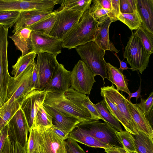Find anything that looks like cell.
<instances>
[{
	"label": "cell",
	"instance_id": "6da1fadb",
	"mask_svg": "<svg viewBox=\"0 0 153 153\" xmlns=\"http://www.w3.org/2000/svg\"><path fill=\"white\" fill-rule=\"evenodd\" d=\"M43 105L53 107L81 122L95 120L88 109L82 104L78 92L71 87L63 93L47 92Z\"/></svg>",
	"mask_w": 153,
	"mask_h": 153
},
{
	"label": "cell",
	"instance_id": "7a4b0ae2",
	"mask_svg": "<svg viewBox=\"0 0 153 153\" xmlns=\"http://www.w3.org/2000/svg\"><path fill=\"white\" fill-rule=\"evenodd\" d=\"M99 25L88 10L85 11L79 22L62 39L63 48L70 49L94 41Z\"/></svg>",
	"mask_w": 153,
	"mask_h": 153
},
{
	"label": "cell",
	"instance_id": "3957f363",
	"mask_svg": "<svg viewBox=\"0 0 153 153\" xmlns=\"http://www.w3.org/2000/svg\"><path fill=\"white\" fill-rule=\"evenodd\" d=\"M33 129L34 142L30 153H67L65 140L51 127L39 126Z\"/></svg>",
	"mask_w": 153,
	"mask_h": 153
},
{
	"label": "cell",
	"instance_id": "277c9868",
	"mask_svg": "<svg viewBox=\"0 0 153 153\" xmlns=\"http://www.w3.org/2000/svg\"><path fill=\"white\" fill-rule=\"evenodd\" d=\"M76 50L82 61L95 76L99 75L104 79H107V64L104 56L105 51L94 41L79 46Z\"/></svg>",
	"mask_w": 153,
	"mask_h": 153
},
{
	"label": "cell",
	"instance_id": "5b68a950",
	"mask_svg": "<svg viewBox=\"0 0 153 153\" xmlns=\"http://www.w3.org/2000/svg\"><path fill=\"white\" fill-rule=\"evenodd\" d=\"M150 55L144 48L139 37L132 31L123 54L124 58L132 71H138L141 74L148 66Z\"/></svg>",
	"mask_w": 153,
	"mask_h": 153
},
{
	"label": "cell",
	"instance_id": "8992f818",
	"mask_svg": "<svg viewBox=\"0 0 153 153\" xmlns=\"http://www.w3.org/2000/svg\"><path fill=\"white\" fill-rule=\"evenodd\" d=\"M76 126L103 143L111 146L123 148L116 134V130L106 122L91 120L80 123Z\"/></svg>",
	"mask_w": 153,
	"mask_h": 153
},
{
	"label": "cell",
	"instance_id": "52a82bcc",
	"mask_svg": "<svg viewBox=\"0 0 153 153\" xmlns=\"http://www.w3.org/2000/svg\"><path fill=\"white\" fill-rule=\"evenodd\" d=\"M34 62L16 78L11 76L7 89L8 100L5 104L20 100L29 92Z\"/></svg>",
	"mask_w": 153,
	"mask_h": 153
},
{
	"label": "cell",
	"instance_id": "ba28073f",
	"mask_svg": "<svg viewBox=\"0 0 153 153\" xmlns=\"http://www.w3.org/2000/svg\"><path fill=\"white\" fill-rule=\"evenodd\" d=\"M95 76L86 65L79 60L75 65L71 74V86L76 91L90 94Z\"/></svg>",
	"mask_w": 153,
	"mask_h": 153
},
{
	"label": "cell",
	"instance_id": "9c48e42d",
	"mask_svg": "<svg viewBox=\"0 0 153 153\" xmlns=\"http://www.w3.org/2000/svg\"><path fill=\"white\" fill-rule=\"evenodd\" d=\"M31 51L36 54L42 52L56 57L61 53L62 47L61 39L39 32L31 31Z\"/></svg>",
	"mask_w": 153,
	"mask_h": 153
},
{
	"label": "cell",
	"instance_id": "30bf717a",
	"mask_svg": "<svg viewBox=\"0 0 153 153\" xmlns=\"http://www.w3.org/2000/svg\"><path fill=\"white\" fill-rule=\"evenodd\" d=\"M8 135L11 143L17 142L26 150L30 128L24 114L20 108L8 122Z\"/></svg>",
	"mask_w": 153,
	"mask_h": 153
},
{
	"label": "cell",
	"instance_id": "8fae6325",
	"mask_svg": "<svg viewBox=\"0 0 153 153\" xmlns=\"http://www.w3.org/2000/svg\"><path fill=\"white\" fill-rule=\"evenodd\" d=\"M54 11L56 19L48 35L62 39L79 22L84 13L66 10Z\"/></svg>",
	"mask_w": 153,
	"mask_h": 153
},
{
	"label": "cell",
	"instance_id": "7c38bea8",
	"mask_svg": "<svg viewBox=\"0 0 153 153\" xmlns=\"http://www.w3.org/2000/svg\"><path fill=\"white\" fill-rule=\"evenodd\" d=\"M37 54L36 63L39 76V90L42 91L49 83L59 63L56 57L52 54L44 52Z\"/></svg>",
	"mask_w": 153,
	"mask_h": 153
},
{
	"label": "cell",
	"instance_id": "4fadbf2b",
	"mask_svg": "<svg viewBox=\"0 0 153 153\" xmlns=\"http://www.w3.org/2000/svg\"><path fill=\"white\" fill-rule=\"evenodd\" d=\"M47 92L35 89L29 92L20 100V108L23 112L30 128L32 127L36 113L43 104Z\"/></svg>",
	"mask_w": 153,
	"mask_h": 153
},
{
	"label": "cell",
	"instance_id": "5bb4252c",
	"mask_svg": "<svg viewBox=\"0 0 153 153\" xmlns=\"http://www.w3.org/2000/svg\"><path fill=\"white\" fill-rule=\"evenodd\" d=\"M101 91L104 93L118 108L120 113L126 120L135 134L139 131L138 127L129 112L126 98L112 85L104 86L100 88Z\"/></svg>",
	"mask_w": 153,
	"mask_h": 153
},
{
	"label": "cell",
	"instance_id": "9a60e30c",
	"mask_svg": "<svg viewBox=\"0 0 153 153\" xmlns=\"http://www.w3.org/2000/svg\"><path fill=\"white\" fill-rule=\"evenodd\" d=\"M71 71L67 70L63 65L59 63L44 90L53 93H64L71 86Z\"/></svg>",
	"mask_w": 153,
	"mask_h": 153
},
{
	"label": "cell",
	"instance_id": "2e32d148",
	"mask_svg": "<svg viewBox=\"0 0 153 153\" xmlns=\"http://www.w3.org/2000/svg\"><path fill=\"white\" fill-rule=\"evenodd\" d=\"M45 110L52 117V124L68 134L81 122L78 119L62 112L57 109L43 105Z\"/></svg>",
	"mask_w": 153,
	"mask_h": 153
},
{
	"label": "cell",
	"instance_id": "e0dca14e",
	"mask_svg": "<svg viewBox=\"0 0 153 153\" xmlns=\"http://www.w3.org/2000/svg\"><path fill=\"white\" fill-rule=\"evenodd\" d=\"M53 11L30 10L21 12L18 20L14 26L12 32L14 33L20 29L28 27Z\"/></svg>",
	"mask_w": 153,
	"mask_h": 153
},
{
	"label": "cell",
	"instance_id": "ac0fdd59",
	"mask_svg": "<svg viewBox=\"0 0 153 153\" xmlns=\"http://www.w3.org/2000/svg\"><path fill=\"white\" fill-rule=\"evenodd\" d=\"M113 22L109 18L104 22L99 24L97 28L94 41L104 51L109 50L118 53L119 51L110 41L109 29Z\"/></svg>",
	"mask_w": 153,
	"mask_h": 153
},
{
	"label": "cell",
	"instance_id": "d6986e66",
	"mask_svg": "<svg viewBox=\"0 0 153 153\" xmlns=\"http://www.w3.org/2000/svg\"><path fill=\"white\" fill-rule=\"evenodd\" d=\"M131 114L137 125L139 131L153 138L152 126L136 104H133L126 99Z\"/></svg>",
	"mask_w": 153,
	"mask_h": 153
},
{
	"label": "cell",
	"instance_id": "ffe728a7",
	"mask_svg": "<svg viewBox=\"0 0 153 153\" xmlns=\"http://www.w3.org/2000/svg\"><path fill=\"white\" fill-rule=\"evenodd\" d=\"M31 30L28 28L19 29L9 37L14 43L16 49L22 52V56L31 51Z\"/></svg>",
	"mask_w": 153,
	"mask_h": 153
},
{
	"label": "cell",
	"instance_id": "44dd1931",
	"mask_svg": "<svg viewBox=\"0 0 153 153\" xmlns=\"http://www.w3.org/2000/svg\"><path fill=\"white\" fill-rule=\"evenodd\" d=\"M137 10L145 29L153 33V0H137Z\"/></svg>",
	"mask_w": 153,
	"mask_h": 153
},
{
	"label": "cell",
	"instance_id": "7402d4cb",
	"mask_svg": "<svg viewBox=\"0 0 153 153\" xmlns=\"http://www.w3.org/2000/svg\"><path fill=\"white\" fill-rule=\"evenodd\" d=\"M68 138L76 142L94 148L104 149L110 145L103 143L86 134L76 126L69 134Z\"/></svg>",
	"mask_w": 153,
	"mask_h": 153
},
{
	"label": "cell",
	"instance_id": "603a6c76",
	"mask_svg": "<svg viewBox=\"0 0 153 153\" xmlns=\"http://www.w3.org/2000/svg\"><path fill=\"white\" fill-rule=\"evenodd\" d=\"M107 64V79L116 85L118 91L124 92L129 95L131 92L128 88V82L123 72L109 63Z\"/></svg>",
	"mask_w": 153,
	"mask_h": 153
},
{
	"label": "cell",
	"instance_id": "cb8c5ba5",
	"mask_svg": "<svg viewBox=\"0 0 153 153\" xmlns=\"http://www.w3.org/2000/svg\"><path fill=\"white\" fill-rule=\"evenodd\" d=\"M32 0H0V12L32 10Z\"/></svg>",
	"mask_w": 153,
	"mask_h": 153
},
{
	"label": "cell",
	"instance_id": "d4e9b609",
	"mask_svg": "<svg viewBox=\"0 0 153 153\" xmlns=\"http://www.w3.org/2000/svg\"><path fill=\"white\" fill-rule=\"evenodd\" d=\"M100 95L102 97L105 106L110 113L123 126L126 131L133 135L135 134L126 120L118 108L103 92L100 91Z\"/></svg>",
	"mask_w": 153,
	"mask_h": 153
},
{
	"label": "cell",
	"instance_id": "484cf974",
	"mask_svg": "<svg viewBox=\"0 0 153 153\" xmlns=\"http://www.w3.org/2000/svg\"><path fill=\"white\" fill-rule=\"evenodd\" d=\"M137 152L139 153H153V138L139 131L133 135Z\"/></svg>",
	"mask_w": 153,
	"mask_h": 153
},
{
	"label": "cell",
	"instance_id": "4316f807",
	"mask_svg": "<svg viewBox=\"0 0 153 153\" xmlns=\"http://www.w3.org/2000/svg\"><path fill=\"white\" fill-rule=\"evenodd\" d=\"M56 15L55 11L29 26L28 28L35 31L48 35L54 24Z\"/></svg>",
	"mask_w": 153,
	"mask_h": 153
},
{
	"label": "cell",
	"instance_id": "83f0119b",
	"mask_svg": "<svg viewBox=\"0 0 153 153\" xmlns=\"http://www.w3.org/2000/svg\"><path fill=\"white\" fill-rule=\"evenodd\" d=\"M36 54L31 52L27 54L21 56L18 59L16 64L12 66L11 74L15 78L22 73L27 68L35 61Z\"/></svg>",
	"mask_w": 153,
	"mask_h": 153
},
{
	"label": "cell",
	"instance_id": "f1b7e54d",
	"mask_svg": "<svg viewBox=\"0 0 153 153\" xmlns=\"http://www.w3.org/2000/svg\"><path fill=\"white\" fill-rule=\"evenodd\" d=\"M94 105L104 122L118 131H123L120 122L109 111L103 100L96 104H94Z\"/></svg>",
	"mask_w": 153,
	"mask_h": 153
},
{
	"label": "cell",
	"instance_id": "f546056e",
	"mask_svg": "<svg viewBox=\"0 0 153 153\" xmlns=\"http://www.w3.org/2000/svg\"><path fill=\"white\" fill-rule=\"evenodd\" d=\"M92 0H63L58 11L72 10L84 13L88 10Z\"/></svg>",
	"mask_w": 153,
	"mask_h": 153
},
{
	"label": "cell",
	"instance_id": "4dcf8cb0",
	"mask_svg": "<svg viewBox=\"0 0 153 153\" xmlns=\"http://www.w3.org/2000/svg\"><path fill=\"white\" fill-rule=\"evenodd\" d=\"M20 107L19 100H16L10 104L4 103L0 108V129L8 123Z\"/></svg>",
	"mask_w": 153,
	"mask_h": 153
},
{
	"label": "cell",
	"instance_id": "1f68e13d",
	"mask_svg": "<svg viewBox=\"0 0 153 153\" xmlns=\"http://www.w3.org/2000/svg\"><path fill=\"white\" fill-rule=\"evenodd\" d=\"M88 11L92 16L100 24L110 19L115 22L110 11L105 10L100 5L97 0H92Z\"/></svg>",
	"mask_w": 153,
	"mask_h": 153
},
{
	"label": "cell",
	"instance_id": "d6a6232c",
	"mask_svg": "<svg viewBox=\"0 0 153 153\" xmlns=\"http://www.w3.org/2000/svg\"><path fill=\"white\" fill-rule=\"evenodd\" d=\"M117 19L126 25L131 30L137 29L142 22L138 10L131 14L120 12Z\"/></svg>",
	"mask_w": 153,
	"mask_h": 153
},
{
	"label": "cell",
	"instance_id": "836d02e7",
	"mask_svg": "<svg viewBox=\"0 0 153 153\" xmlns=\"http://www.w3.org/2000/svg\"><path fill=\"white\" fill-rule=\"evenodd\" d=\"M52 121V117L45 110L42 104L36 113L31 129L39 126H52L53 125Z\"/></svg>",
	"mask_w": 153,
	"mask_h": 153
},
{
	"label": "cell",
	"instance_id": "e575fe53",
	"mask_svg": "<svg viewBox=\"0 0 153 153\" xmlns=\"http://www.w3.org/2000/svg\"><path fill=\"white\" fill-rule=\"evenodd\" d=\"M140 38L148 53L151 55L153 53V33H150L141 26L134 32Z\"/></svg>",
	"mask_w": 153,
	"mask_h": 153
},
{
	"label": "cell",
	"instance_id": "d590c367",
	"mask_svg": "<svg viewBox=\"0 0 153 153\" xmlns=\"http://www.w3.org/2000/svg\"><path fill=\"white\" fill-rule=\"evenodd\" d=\"M115 133L124 149L131 152H137L134 139L132 134L126 131L120 132L116 131Z\"/></svg>",
	"mask_w": 153,
	"mask_h": 153
},
{
	"label": "cell",
	"instance_id": "8d00e7d4",
	"mask_svg": "<svg viewBox=\"0 0 153 153\" xmlns=\"http://www.w3.org/2000/svg\"><path fill=\"white\" fill-rule=\"evenodd\" d=\"M140 102L137 104L145 116L151 126L152 125L153 92H151L146 99L141 98Z\"/></svg>",
	"mask_w": 153,
	"mask_h": 153
},
{
	"label": "cell",
	"instance_id": "74e56055",
	"mask_svg": "<svg viewBox=\"0 0 153 153\" xmlns=\"http://www.w3.org/2000/svg\"><path fill=\"white\" fill-rule=\"evenodd\" d=\"M20 13L15 11L0 12V25L10 28L18 20Z\"/></svg>",
	"mask_w": 153,
	"mask_h": 153
},
{
	"label": "cell",
	"instance_id": "f35d334b",
	"mask_svg": "<svg viewBox=\"0 0 153 153\" xmlns=\"http://www.w3.org/2000/svg\"><path fill=\"white\" fill-rule=\"evenodd\" d=\"M137 0H120V12L131 14L137 10Z\"/></svg>",
	"mask_w": 153,
	"mask_h": 153
},
{
	"label": "cell",
	"instance_id": "ab89813d",
	"mask_svg": "<svg viewBox=\"0 0 153 153\" xmlns=\"http://www.w3.org/2000/svg\"><path fill=\"white\" fill-rule=\"evenodd\" d=\"M67 149L70 153H87L76 142L68 138L65 141Z\"/></svg>",
	"mask_w": 153,
	"mask_h": 153
},
{
	"label": "cell",
	"instance_id": "60d3db41",
	"mask_svg": "<svg viewBox=\"0 0 153 153\" xmlns=\"http://www.w3.org/2000/svg\"><path fill=\"white\" fill-rule=\"evenodd\" d=\"M39 84L38 72L36 65V63L35 61L34 63L33 70L31 77L29 92L35 89L39 90Z\"/></svg>",
	"mask_w": 153,
	"mask_h": 153
},
{
	"label": "cell",
	"instance_id": "b9f144b4",
	"mask_svg": "<svg viewBox=\"0 0 153 153\" xmlns=\"http://www.w3.org/2000/svg\"><path fill=\"white\" fill-rule=\"evenodd\" d=\"M9 126L7 123L0 129V153H2L8 135Z\"/></svg>",
	"mask_w": 153,
	"mask_h": 153
},
{
	"label": "cell",
	"instance_id": "7bdbcfd3",
	"mask_svg": "<svg viewBox=\"0 0 153 153\" xmlns=\"http://www.w3.org/2000/svg\"><path fill=\"white\" fill-rule=\"evenodd\" d=\"M112 6V14L115 21L117 20V18L120 13V0H111Z\"/></svg>",
	"mask_w": 153,
	"mask_h": 153
},
{
	"label": "cell",
	"instance_id": "ee69618b",
	"mask_svg": "<svg viewBox=\"0 0 153 153\" xmlns=\"http://www.w3.org/2000/svg\"><path fill=\"white\" fill-rule=\"evenodd\" d=\"M97 1L102 7L110 12L114 22H115L112 14V6L111 0H97Z\"/></svg>",
	"mask_w": 153,
	"mask_h": 153
},
{
	"label": "cell",
	"instance_id": "f6af8a7d",
	"mask_svg": "<svg viewBox=\"0 0 153 153\" xmlns=\"http://www.w3.org/2000/svg\"><path fill=\"white\" fill-rule=\"evenodd\" d=\"M51 127L56 134L62 138L64 140H66L68 138L69 134L60 128L55 127L53 125Z\"/></svg>",
	"mask_w": 153,
	"mask_h": 153
},
{
	"label": "cell",
	"instance_id": "bcb514c9",
	"mask_svg": "<svg viewBox=\"0 0 153 153\" xmlns=\"http://www.w3.org/2000/svg\"><path fill=\"white\" fill-rule=\"evenodd\" d=\"M11 153H26V150L17 142L11 143Z\"/></svg>",
	"mask_w": 153,
	"mask_h": 153
},
{
	"label": "cell",
	"instance_id": "7dc6e473",
	"mask_svg": "<svg viewBox=\"0 0 153 153\" xmlns=\"http://www.w3.org/2000/svg\"><path fill=\"white\" fill-rule=\"evenodd\" d=\"M141 80H140V85L138 89L136 91L133 93H131L130 94L128 95V96L126 98L127 100L131 101V98L135 97L137 100L138 98L140 97L141 98V96L140 94L141 91Z\"/></svg>",
	"mask_w": 153,
	"mask_h": 153
},
{
	"label": "cell",
	"instance_id": "c3c4849f",
	"mask_svg": "<svg viewBox=\"0 0 153 153\" xmlns=\"http://www.w3.org/2000/svg\"><path fill=\"white\" fill-rule=\"evenodd\" d=\"M12 143L8 136L7 138L2 153H11Z\"/></svg>",
	"mask_w": 153,
	"mask_h": 153
},
{
	"label": "cell",
	"instance_id": "681fc988",
	"mask_svg": "<svg viewBox=\"0 0 153 153\" xmlns=\"http://www.w3.org/2000/svg\"><path fill=\"white\" fill-rule=\"evenodd\" d=\"M117 53H114V54L118 59L120 63V67L118 68V69L121 72H123V71L124 70H127L128 69H131V68H128L127 67V64L125 62H123V61H121L120 59L118 56H117Z\"/></svg>",
	"mask_w": 153,
	"mask_h": 153
},
{
	"label": "cell",
	"instance_id": "f907efd6",
	"mask_svg": "<svg viewBox=\"0 0 153 153\" xmlns=\"http://www.w3.org/2000/svg\"><path fill=\"white\" fill-rule=\"evenodd\" d=\"M104 149L106 153H121L117 147L110 146L104 148Z\"/></svg>",
	"mask_w": 153,
	"mask_h": 153
},
{
	"label": "cell",
	"instance_id": "816d5d0a",
	"mask_svg": "<svg viewBox=\"0 0 153 153\" xmlns=\"http://www.w3.org/2000/svg\"><path fill=\"white\" fill-rule=\"evenodd\" d=\"M118 149L121 153H128L123 148H118Z\"/></svg>",
	"mask_w": 153,
	"mask_h": 153
},
{
	"label": "cell",
	"instance_id": "f5cc1de1",
	"mask_svg": "<svg viewBox=\"0 0 153 153\" xmlns=\"http://www.w3.org/2000/svg\"><path fill=\"white\" fill-rule=\"evenodd\" d=\"M4 103L3 102L2 98L0 97V108L4 105Z\"/></svg>",
	"mask_w": 153,
	"mask_h": 153
},
{
	"label": "cell",
	"instance_id": "db71d44e",
	"mask_svg": "<svg viewBox=\"0 0 153 153\" xmlns=\"http://www.w3.org/2000/svg\"><path fill=\"white\" fill-rule=\"evenodd\" d=\"M128 153H139L138 152H131L127 150L126 149H124Z\"/></svg>",
	"mask_w": 153,
	"mask_h": 153
},
{
	"label": "cell",
	"instance_id": "11a10c76",
	"mask_svg": "<svg viewBox=\"0 0 153 153\" xmlns=\"http://www.w3.org/2000/svg\"><path fill=\"white\" fill-rule=\"evenodd\" d=\"M33 0H32V10H33Z\"/></svg>",
	"mask_w": 153,
	"mask_h": 153
},
{
	"label": "cell",
	"instance_id": "9f6ffc18",
	"mask_svg": "<svg viewBox=\"0 0 153 153\" xmlns=\"http://www.w3.org/2000/svg\"><path fill=\"white\" fill-rule=\"evenodd\" d=\"M67 153H70L68 151V150H67Z\"/></svg>",
	"mask_w": 153,
	"mask_h": 153
},
{
	"label": "cell",
	"instance_id": "6f0895ef",
	"mask_svg": "<svg viewBox=\"0 0 153 153\" xmlns=\"http://www.w3.org/2000/svg\"></svg>",
	"mask_w": 153,
	"mask_h": 153
}]
</instances>
